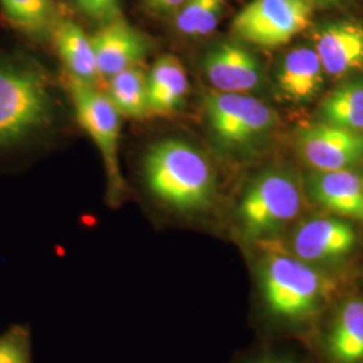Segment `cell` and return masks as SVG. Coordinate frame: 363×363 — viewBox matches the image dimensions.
I'll return each instance as SVG.
<instances>
[{
  "mask_svg": "<svg viewBox=\"0 0 363 363\" xmlns=\"http://www.w3.org/2000/svg\"><path fill=\"white\" fill-rule=\"evenodd\" d=\"M0 363H31V337L25 325H13L0 334Z\"/></svg>",
  "mask_w": 363,
  "mask_h": 363,
  "instance_id": "7402d4cb",
  "label": "cell"
},
{
  "mask_svg": "<svg viewBox=\"0 0 363 363\" xmlns=\"http://www.w3.org/2000/svg\"><path fill=\"white\" fill-rule=\"evenodd\" d=\"M325 74L315 49L298 46L283 57L277 70V85L288 100L306 103L318 96L325 84Z\"/></svg>",
  "mask_w": 363,
  "mask_h": 363,
  "instance_id": "5bb4252c",
  "label": "cell"
},
{
  "mask_svg": "<svg viewBox=\"0 0 363 363\" xmlns=\"http://www.w3.org/2000/svg\"><path fill=\"white\" fill-rule=\"evenodd\" d=\"M106 96L121 116L143 118L151 113L147 73L140 65L130 66L109 78Z\"/></svg>",
  "mask_w": 363,
  "mask_h": 363,
  "instance_id": "ac0fdd59",
  "label": "cell"
},
{
  "mask_svg": "<svg viewBox=\"0 0 363 363\" xmlns=\"http://www.w3.org/2000/svg\"><path fill=\"white\" fill-rule=\"evenodd\" d=\"M315 52L325 74L340 78L363 73V26L351 21L320 27L315 35Z\"/></svg>",
  "mask_w": 363,
  "mask_h": 363,
  "instance_id": "8fae6325",
  "label": "cell"
},
{
  "mask_svg": "<svg viewBox=\"0 0 363 363\" xmlns=\"http://www.w3.org/2000/svg\"><path fill=\"white\" fill-rule=\"evenodd\" d=\"M361 177H362V181H363V174H362V175H361Z\"/></svg>",
  "mask_w": 363,
  "mask_h": 363,
  "instance_id": "4316f807",
  "label": "cell"
},
{
  "mask_svg": "<svg viewBox=\"0 0 363 363\" xmlns=\"http://www.w3.org/2000/svg\"><path fill=\"white\" fill-rule=\"evenodd\" d=\"M325 124L363 132V77L346 81L328 94L320 105Z\"/></svg>",
  "mask_w": 363,
  "mask_h": 363,
  "instance_id": "d6986e66",
  "label": "cell"
},
{
  "mask_svg": "<svg viewBox=\"0 0 363 363\" xmlns=\"http://www.w3.org/2000/svg\"><path fill=\"white\" fill-rule=\"evenodd\" d=\"M143 178L160 206L184 217L205 213L216 198L217 179L208 156L183 139L152 144L144 156Z\"/></svg>",
  "mask_w": 363,
  "mask_h": 363,
  "instance_id": "7a4b0ae2",
  "label": "cell"
},
{
  "mask_svg": "<svg viewBox=\"0 0 363 363\" xmlns=\"http://www.w3.org/2000/svg\"><path fill=\"white\" fill-rule=\"evenodd\" d=\"M312 16V0H252L234 18L232 30L247 43L277 48L307 30Z\"/></svg>",
  "mask_w": 363,
  "mask_h": 363,
  "instance_id": "52a82bcc",
  "label": "cell"
},
{
  "mask_svg": "<svg viewBox=\"0 0 363 363\" xmlns=\"http://www.w3.org/2000/svg\"><path fill=\"white\" fill-rule=\"evenodd\" d=\"M55 120V93L45 67L25 54L0 52V156L37 143Z\"/></svg>",
  "mask_w": 363,
  "mask_h": 363,
  "instance_id": "6da1fadb",
  "label": "cell"
},
{
  "mask_svg": "<svg viewBox=\"0 0 363 363\" xmlns=\"http://www.w3.org/2000/svg\"><path fill=\"white\" fill-rule=\"evenodd\" d=\"M225 0H187L175 16L182 35L198 38L210 35L220 22Z\"/></svg>",
  "mask_w": 363,
  "mask_h": 363,
  "instance_id": "44dd1931",
  "label": "cell"
},
{
  "mask_svg": "<svg viewBox=\"0 0 363 363\" xmlns=\"http://www.w3.org/2000/svg\"><path fill=\"white\" fill-rule=\"evenodd\" d=\"M256 277L262 307L279 325L310 323L325 310L334 291L333 281L319 267L279 249L262 252Z\"/></svg>",
  "mask_w": 363,
  "mask_h": 363,
  "instance_id": "3957f363",
  "label": "cell"
},
{
  "mask_svg": "<svg viewBox=\"0 0 363 363\" xmlns=\"http://www.w3.org/2000/svg\"><path fill=\"white\" fill-rule=\"evenodd\" d=\"M187 0H147V4L155 11V13H171L186 3Z\"/></svg>",
  "mask_w": 363,
  "mask_h": 363,
  "instance_id": "cb8c5ba5",
  "label": "cell"
},
{
  "mask_svg": "<svg viewBox=\"0 0 363 363\" xmlns=\"http://www.w3.org/2000/svg\"><path fill=\"white\" fill-rule=\"evenodd\" d=\"M74 3L88 18L103 25L121 18L118 0H74Z\"/></svg>",
  "mask_w": 363,
  "mask_h": 363,
  "instance_id": "603a6c76",
  "label": "cell"
},
{
  "mask_svg": "<svg viewBox=\"0 0 363 363\" xmlns=\"http://www.w3.org/2000/svg\"><path fill=\"white\" fill-rule=\"evenodd\" d=\"M150 112L169 115L179 111L190 89L186 67L175 55L164 54L156 60L147 74Z\"/></svg>",
  "mask_w": 363,
  "mask_h": 363,
  "instance_id": "2e32d148",
  "label": "cell"
},
{
  "mask_svg": "<svg viewBox=\"0 0 363 363\" xmlns=\"http://www.w3.org/2000/svg\"><path fill=\"white\" fill-rule=\"evenodd\" d=\"M202 69L217 91L247 94L262 84L259 58L235 42H222L208 50Z\"/></svg>",
  "mask_w": 363,
  "mask_h": 363,
  "instance_id": "30bf717a",
  "label": "cell"
},
{
  "mask_svg": "<svg viewBox=\"0 0 363 363\" xmlns=\"http://www.w3.org/2000/svg\"><path fill=\"white\" fill-rule=\"evenodd\" d=\"M52 37L67 76L94 85L100 76L91 37L77 23L67 19L57 21Z\"/></svg>",
  "mask_w": 363,
  "mask_h": 363,
  "instance_id": "e0dca14e",
  "label": "cell"
},
{
  "mask_svg": "<svg viewBox=\"0 0 363 363\" xmlns=\"http://www.w3.org/2000/svg\"><path fill=\"white\" fill-rule=\"evenodd\" d=\"M241 363H304L301 362L298 358L288 357V355H259L247 359Z\"/></svg>",
  "mask_w": 363,
  "mask_h": 363,
  "instance_id": "d4e9b609",
  "label": "cell"
},
{
  "mask_svg": "<svg viewBox=\"0 0 363 363\" xmlns=\"http://www.w3.org/2000/svg\"><path fill=\"white\" fill-rule=\"evenodd\" d=\"M319 1H322V3H337V1H340V0H319Z\"/></svg>",
  "mask_w": 363,
  "mask_h": 363,
  "instance_id": "484cf974",
  "label": "cell"
},
{
  "mask_svg": "<svg viewBox=\"0 0 363 363\" xmlns=\"http://www.w3.org/2000/svg\"><path fill=\"white\" fill-rule=\"evenodd\" d=\"M205 113L213 140L229 154L255 151L277 127L272 108L244 93L210 91Z\"/></svg>",
  "mask_w": 363,
  "mask_h": 363,
  "instance_id": "5b68a950",
  "label": "cell"
},
{
  "mask_svg": "<svg viewBox=\"0 0 363 363\" xmlns=\"http://www.w3.org/2000/svg\"><path fill=\"white\" fill-rule=\"evenodd\" d=\"M66 86L79 125L88 132L104 160L109 198L116 203L125 194V182L123 179L118 162L121 115L106 93L96 89L94 85L67 76Z\"/></svg>",
  "mask_w": 363,
  "mask_h": 363,
  "instance_id": "8992f818",
  "label": "cell"
},
{
  "mask_svg": "<svg viewBox=\"0 0 363 363\" xmlns=\"http://www.w3.org/2000/svg\"><path fill=\"white\" fill-rule=\"evenodd\" d=\"M0 10L10 25L35 39L52 35L58 21L52 0H0Z\"/></svg>",
  "mask_w": 363,
  "mask_h": 363,
  "instance_id": "ffe728a7",
  "label": "cell"
},
{
  "mask_svg": "<svg viewBox=\"0 0 363 363\" xmlns=\"http://www.w3.org/2000/svg\"><path fill=\"white\" fill-rule=\"evenodd\" d=\"M358 245L350 220L337 216H318L301 220L291 237L292 255L315 267L347 259Z\"/></svg>",
  "mask_w": 363,
  "mask_h": 363,
  "instance_id": "ba28073f",
  "label": "cell"
},
{
  "mask_svg": "<svg viewBox=\"0 0 363 363\" xmlns=\"http://www.w3.org/2000/svg\"><path fill=\"white\" fill-rule=\"evenodd\" d=\"M298 155L315 171L350 169L363 162V132L331 124H316L298 130Z\"/></svg>",
  "mask_w": 363,
  "mask_h": 363,
  "instance_id": "9c48e42d",
  "label": "cell"
},
{
  "mask_svg": "<svg viewBox=\"0 0 363 363\" xmlns=\"http://www.w3.org/2000/svg\"><path fill=\"white\" fill-rule=\"evenodd\" d=\"M303 199V190L292 172L264 171L249 183L240 199L237 220L241 233L256 242L271 241L298 218Z\"/></svg>",
  "mask_w": 363,
  "mask_h": 363,
  "instance_id": "277c9868",
  "label": "cell"
},
{
  "mask_svg": "<svg viewBox=\"0 0 363 363\" xmlns=\"http://www.w3.org/2000/svg\"><path fill=\"white\" fill-rule=\"evenodd\" d=\"M312 201L337 217L363 223L362 177L352 169L312 171L306 178Z\"/></svg>",
  "mask_w": 363,
  "mask_h": 363,
  "instance_id": "4fadbf2b",
  "label": "cell"
},
{
  "mask_svg": "<svg viewBox=\"0 0 363 363\" xmlns=\"http://www.w3.org/2000/svg\"><path fill=\"white\" fill-rule=\"evenodd\" d=\"M325 350L333 363H363V298H349L337 307Z\"/></svg>",
  "mask_w": 363,
  "mask_h": 363,
  "instance_id": "9a60e30c",
  "label": "cell"
},
{
  "mask_svg": "<svg viewBox=\"0 0 363 363\" xmlns=\"http://www.w3.org/2000/svg\"><path fill=\"white\" fill-rule=\"evenodd\" d=\"M99 76L104 79L139 65L148 52V42L142 33L123 18L108 22L91 37Z\"/></svg>",
  "mask_w": 363,
  "mask_h": 363,
  "instance_id": "7c38bea8",
  "label": "cell"
}]
</instances>
